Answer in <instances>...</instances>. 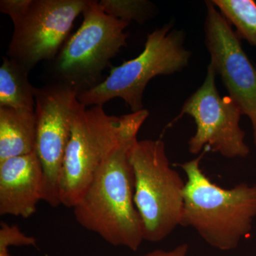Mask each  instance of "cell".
I'll return each mask as SVG.
<instances>
[{
	"label": "cell",
	"mask_w": 256,
	"mask_h": 256,
	"mask_svg": "<svg viewBox=\"0 0 256 256\" xmlns=\"http://www.w3.org/2000/svg\"><path fill=\"white\" fill-rule=\"evenodd\" d=\"M149 116L142 109L132 118L96 171L74 207L79 224L114 246L137 252L144 242L142 220L134 202V175L131 152Z\"/></svg>",
	"instance_id": "1"
},
{
	"label": "cell",
	"mask_w": 256,
	"mask_h": 256,
	"mask_svg": "<svg viewBox=\"0 0 256 256\" xmlns=\"http://www.w3.org/2000/svg\"><path fill=\"white\" fill-rule=\"evenodd\" d=\"M203 154L178 164L186 176L182 226L193 228L210 246L233 250L252 232L256 218V184L222 188L202 170Z\"/></svg>",
	"instance_id": "2"
},
{
	"label": "cell",
	"mask_w": 256,
	"mask_h": 256,
	"mask_svg": "<svg viewBox=\"0 0 256 256\" xmlns=\"http://www.w3.org/2000/svg\"><path fill=\"white\" fill-rule=\"evenodd\" d=\"M130 160L144 240L162 242L182 226L186 182L170 164L162 140H138Z\"/></svg>",
	"instance_id": "3"
},
{
	"label": "cell",
	"mask_w": 256,
	"mask_h": 256,
	"mask_svg": "<svg viewBox=\"0 0 256 256\" xmlns=\"http://www.w3.org/2000/svg\"><path fill=\"white\" fill-rule=\"evenodd\" d=\"M80 28L68 37L52 65L56 82L78 94L100 84L102 72L127 45L129 22L106 14L98 1L89 0Z\"/></svg>",
	"instance_id": "4"
},
{
	"label": "cell",
	"mask_w": 256,
	"mask_h": 256,
	"mask_svg": "<svg viewBox=\"0 0 256 256\" xmlns=\"http://www.w3.org/2000/svg\"><path fill=\"white\" fill-rule=\"evenodd\" d=\"M182 32L166 24L146 37L144 50L136 58L112 67L108 76L95 87L80 92L78 100L88 106H104L116 98L124 100L132 112L143 109L142 96L152 78L181 72L191 54L183 45Z\"/></svg>",
	"instance_id": "5"
},
{
	"label": "cell",
	"mask_w": 256,
	"mask_h": 256,
	"mask_svg": "<svg viewBox=\"0 0 256 256\" xmlns=\"http://www.w3.org/2000/svg\"><path fill=\"white\" fill-rule=\"evenodd\" d=\"M89 0H1L0 11L14 25L8 58L31 70L52 62L68 40L74 21Z\"/></svg>",
	"instance_id": "6"
},
{
	"label": "cell",
	"mask_w": 256,
	"mask_h": 256,
	"mask_svg": "<svg viewBox=\"0 0 256 256\" xmlns=\"http://www.w3.org/2000/svg\"><path fill=\"white\" fill-rule=\"evenodd\" d=\"M132 118V112L108 116L102 106L86 109L80 104L72 120L60 174V205L74 208L96 171Z\"/></svg>",
	"instance_id": "7"
},
{
	"label": "cell",
	"mask_w": 256,
	"mask_h": 256,
	"mask_svg": "<svg viewBox=\"0 0 256 256\" xmlns=\"http://www.w3.org/2000/svg\"><path fill=\"white\" fill-rule=\"evenodd\" d=\"M74 88L54 82L35 92L36 152L41 162L42 200L54 208L60 205V183L74 114L80 105Z\"/></svg>",
	"instance_id": "8"
},
{
	"label": "cell",
	"mask_w": 256,
	"mask_h": 256,
	"mask_svg": "<svg viewBox=\"0 0 256 256\" xmlns=\"http://www.w3.org/2000/svg\"><path fill=\"white\" fill-rule=\"evenodd\" d=\"M216 76L214 69L208 64L204 82L184 102L175 121L184 114L194 120L196 132L188 142L192 154L204 149L228 159L246 158L250 149L239 124L242 112L230 96L220 95Z\"/></svg>",
	"instance_id": "9"
},
{
	"label": "cell",
	"mask_w": 256,
	"mask_h": 256,
	"mask_svg": "<svg viewBox=\"0 0 256 256\" xmlns=\"http://www.w3.org/2000/svg\"><path fill=\"white\" fill-rule=\"evenodd\" d=\"M205 22L206 45L210 56V64L220 76L229 96L242 114L250 120L256 146V66L242 50L240 38L232 26L206 1Z\"/></svg>",
	"instance_id": "10"
},
{
	"label": "cell",
	"mask_w": 256,
	"mask_h": 256,
	"mask_svg": "<svg viewBox=\"0 0 256 256\" xmlns=\"http://www.w3.org/2000/svg\"><path fill=\"white\" fill-rule=\"evenodd\" d=\"M43 172L36 151L0 162V214L26 218L42 200Z\"/></svg>",
	"instance_id": "11"
},
{
	"label": "cell",
	"mask_w": 256,
	"mask_h": 256,
	"mask_svg": "<svg viewBox=\"0 0 256 256\" xmlns=\"http://www.w3.org/2000/svg\"><path fill=\"white\" fill-rule=\"evenodd\" d=\"M35 110L0 107V162L36 151Z\"/></svg>",
	"instance_id": "12"
},
{
	"label": "cell",
	"mask_w": 256,
	"mask_h": 256,
	"mask_svg": "<svg viewBox=\"0 0 256 256\" xmlns=\"http://www.w3.org/2000/svg\"><path fill=\"white\" fill-rule=\"evenodd\" d=\"M28 73L21 64L3 57L0 67V107L35 110L36 88L30 84Z\"/></svg>",
	"instance_id": "13"
},
{
	"label": "cell",
	"mask_w": 256,
	"mask_h": 256,
	"mask_svg": "<svg viewBox=\"0 0 256 256\" xmlns=\"http://www.w3.org/2000/svg\"><path fill=\"white\" fill-rule=\"evenodd\" d=\"M237 36L256 47V3L252 0H212Z\"/></svg>",
	"instance_id": "14"
},
{
	"label": "cell",
	"mask_w": 256,
	"mask_h": 256,
	"mask_svg": "<svg viewBox=\"0 0 256 256\" xmlns=\"http://www.w3.org/2000/svg\"><path fill=\"white\" fill-rule=\"evenodd\" d=\"M99 6L106 14L130 23H142L150 15L152 4L144 0H101Z\"/></svg>",
	"instance_id": "15"
},
{
	"label": "cell",
	"mask_w": 256,
	"mask_h": 256,
	"mask_svg": "<svg viewBox=\"0 0 256 256\" xmlns=\"http://www.w3.org/2000/svg\"><path fill=\"white\" fill-rule=\"evenodd\" d=\"M36 246V239L25 235L16 225L1 222L0 228V256H12L10 246Z\"/></svg>",
	"instance_id": "16"
},
{
	"label": "cell",
	"mask_w": 256,
	"mask_h": 256,
	"mask_svg": "<svg viewBox=\"0 0 256 256\" xmlns=\"http://www.w3.org/2000/svg\"><path fill=\"white\" fill-rule=\"evenodd\" d=\"M188 245L186 242L180 244L170 250H156L143 256H188Z\"/></svg>",
	"instance_id": "17"
},
{
	"label": "cell",
	"mask_w": 256,
	"mask_h": 256,
	"mask_svg": "<svg viewBox=\"0 0 256 256\" xmlns=\"http://www.w3.org/2000/svg\"></svg>",
	"instance_id": "18"
}]
</instances>
